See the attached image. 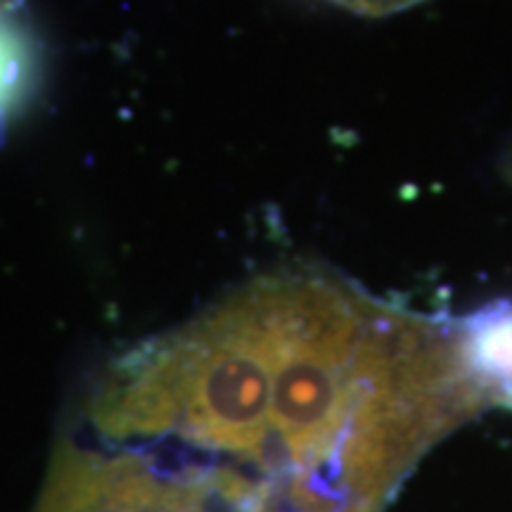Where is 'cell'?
<instances>
[{
  "mask_svg": "<svg viewBox=\"0 0 512 512\" xmlns=\"http://www.w3.org/2000/svg\"><path fill=\"white\" fill-rule=\"evenodd\" d=\"M453 323L472 380L491 406H512V299L484 304Z\"/></svg>",
  "mask_w": 512,
  "mask_h": 512,
  "instance_id": "1",
  "label": "cell"
},
{
  "mask_svg": "<svg viewBox=\"0 0 512 512\" xmlns=\"http://www.w3.org/2000/svg\"><path fill=\"white\" fill-rule=\"evenodd\" d=\"M36 81V53L31 38L15 19L0 12V131L29 100Z\"/></svg>",
  "mask_w": 512,
  "mask_h": 512,
  "instance_id": "2",
  "label": "cell"
},
{
  "mask_svg": "<svg viewBox=\"0 0 512 512\" xmlns=\"http://www.w3.org/2000/svg\"><path fill=\"white\" fill-rule=\"evenodd\" d=\"M330 3H335L339 8L349 12H356V15L384 17L394 15V12L415 8V5L425 3V0H330Z\"/></svg>",
  "mask_w": 512,
  "mask_h": 512,
  "instance_id": "3",
  "label": "cell"
}]
</instances>
